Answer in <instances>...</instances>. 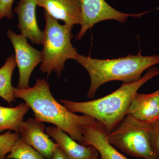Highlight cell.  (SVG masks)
<instances>
[{"label": "cell", "instance_id": "obj_11", "mask_svg": "<svg viewBox=\"0 0 159 159\" xmlns=\"http://www.w3.org/2000/svg\"><path fill=\"white\" fill-rule=\"evenodd\" d=\"M38 6L55 19L73 26L82 21L81 0H36Z\"/></svg>", "mask_w": 159, "mask_h": 159}, {"label": "cell", "instance_id": "obj_6", "mask_svg": "<svg viewBox=\"0 0 159 159\" xmlns=\"http://www.w3.org/2000/svg\"><path fill=\"white\" fill-rule=\"evenodd\" d=\"M15 52L16 65L19 71V80L17 86L20 89L30 87L29 79L32 71L42 60V52L31 47L27 38L17 34L11 29L7 31Z\"/></svg>", "mask_w": 159, "mask_h": 159}, {"label": "cell", "instance_id": "obj_18", "mask_svg": "<svg viewBox=\"0 0 159 159\" xmlns=\"http://www.w3.org/2000/svg\"><path fill=\"white\" fill-rule=\"evenodd\" d=\"M149 139L152 149L159 157V125L155 122L151 124Z\"/></svg>", "mask_w": 159, "mask_h": 159}, {"label": "cell", "instance_id": "obj_12", "mask_svg": "<svg viewBox=\"0 0 159 159\" xmlns=\"http://www.w3.org/2000/svg\"><path fill=\"white\" fill-rule=\"evenodd\" d=\"M46 132L54 139L70 159H99V152L95 147L77 143L57 126H48L46 129Z\"/></svg>", "mask_w": 159, "mask_h": 159}, {"label": "cell", "instance_id": "obj_16", "mask_svg": "<svg viewBox=\"0 0 159 159\" xmlns=\"http://www.w3.org/2000/svg\"><path fill=\"white\" fill-rule=\"evenodd\" d=\"M5 159H46L20 138L11 147Z\"/></svg>", "mask_w": 159, "mask_h": 159}, {"label": "cell", "instance_id": "obj_2", "mask_svg": "<svg viewBox=\"0 0 159 159\" xmlns=\"http://www.w3.org/2000/svg\"><path fill=\"white\" fill-rule=\"evenodd\" d=\"M158 75L159 69L153 67L148 69L139 80L123 83L116 90L102 98L86 102L62 99L59 101L72 112L80 113L93 118L102 124L109 133L127 115L132 100L139 89Z\"/></svg>", "mask_w": 159, "mask_h": 159}, {"label": "cell", "instance_id": "obj_10", "mask_svg": "<svg viewBox=\"0 0 159 159\" xmlns=\"http://www.w3.org/2000/svg\"><path fill=\"white\" fill-rule=\"evenodd\" d=\"M36 0H20L14 11L18 15L17 27L21 34L29 39L31 43L43 44V31L38 25L36 16Z\"/></svg>", "mask_w": 159, "mask_h": 159}, {"label": "cell", "instance_id": "obj_3", "mask_svg": "<svg viewBox=\"0 0 159 159\" xmlns=\"http://www.w3.org/2000/svg\"><path fill=\"white\" fill-rule=\"evenodd\" d=\"M75 60L88 72L91 83L87 97L93 98L99 87L108 81L130 83L139 80L144 71L159 64V54H129L116 59H97L79 54Z\"/></svg>", "mask_w": 159, "mask_h": 159}, {"label": "cell", "instance_id": "obj_1", "mask_svg": "<svg viewBox=\"0 0 159 159\" xmlns=\"http://www.w3.org/2000/svg\"><path fill=\"white\" fill-rule=\"evenodd\" d=\"M13 94L15 99L20 98L28 104L34 112V119L54 124L80 144H82L83 140L84 129L95 120L86 115L79 116L72 112L57 102L44 78H38L32 87H14Z\"/></svg>", "mask_w": 159, "mask_h": 159}, {"label": "cell", "instance_id": "obj_14", "mask_svg": "<svg viewBox=\"0 0 159 159\" xmlns=\"http://www.w3.org/2000/svg\"><path fill=\"white\" fill-rule=\"evenodd\" d=\"M30 108L25 102L20 103L14 107L0 106V133L6 130L18 132L24 117Z\"/></svg>", "mask_w": 159, "mask_h": 159}, {"label": "cell", "instance_id": "obj_21", "mask_svg": "<svg viewBox=\"0 0 159 159\" xmlns=\"http://www.w3.org/2000/svg\"><path fill=\"white\" fill-rule=\"evenodd\" d=\"M155 122L156 123H157V124H158V125H159V117L157 121H156V122Z\"/></svg>", "mask_w": 159, "mask_h": 159}, {"label": "cell", "instance_id": "obj_7", "mask_svg": "<svg viewBox=\"0 0 159 159\" xmlns=\"http://www.w3.org/2000/svg\"><path fill=\"white\" fill-rule=\"evenodd\" d=\"M82 21L81 28L76 39L80 40L97 23L108 20H114L119 22H125L128 17H140L147 12L139 14L123 13L114 9L105 0H81Z\"/></svg>", "mask_w": 159, "mask_h": 159}, {"label": "cell", "instance_id": "obj_20", "mask_svg": "<svg viewBox=\"0 0 159 159\" xmlns=\"http://www.w3.org/2000/svg\"><path fill=\"white\" fill-rule=\"evenodd\" d=\"M52 159H70L67 157L61 148L57 146L53 153Z\"/></svg>", "mask_w": 159, "mask_h": 159}, {"label": "cell", "instance_id": "obj_5", "mask_svg": "<svg viewBox=\"0 0 159 159\" xmlns=\"http://www.w3.org/2000/svg\"><path fill=\"white\" fill-rule=\"evenodd\" d=\"M151 123L127 115L107 134L109 142L130 156L143 159H159L149 139Z\"/></svg>", "mask_w": 159, "mask_h": 159}, {"label": "cell", "instance_id": "obj_4", "mask_svg": "<svg viewBox=\"0 0 159 159\" xmlns=\"http://www.w3.org/2000/svg\"><path fill=\"white\" fill-rule=\"evenodd\" d=\"M46 25L43 31L42 60L40 71L49 76L54 72L60 77L68 59L76 60L78 54L71 43L73 26L60 25L45 11Z\"/></svg>", "mask_w": 159, "mask_h": 159}, {"label": "cell", "instance_id": "obj_9", "mask_svg": "<svg viewBox=\"0 0 159 159\" xmlns=\"http://www.w3.org/2000/svg\"><path fill=\"white\" fill-rule=\"evenodd\" d=\"M108 134L105 127L95 120L84 129L82 145L93 146L101 159H129L109 142Z\"/></svg>", "mask_w": 159, "mask_h": 159}, {"label": "cell", "instance_id": "obj_19", "mask_svg": "<svg viewBox=\"0 0 159 159\" xmlns=\"http://www.w3.org/2000/svg\"><path fill=\"white\" fill-rule=\"evenodd\" d=\"M14 0H0V21L4 17L11 20L14 16L12 4Z\"/></svg>", "mask_w": 159, "mask_h": 159}, {"label": "cell", "instance_id": "obj_13", "mask_svg": "<svg viewBox=\"0 0 159 159\" xmlns=\"http://www.w3.org/2000/svg\"><path fill=\"white\" fill-rule=\"evenodd\" d=\"M127 115L151 124L157 121L159 117V90L149 94L137 93L132 100Z\"/></svg>", "mask_w": 159, "mask_h": 159}, {"label": "cell", "instance_id": "obj_15", "mask_svg": "<svg viewBox=\"0 0 159 159\" xmlns=\"http://www.w3.org/2000/svg\"><path fill=\"white\" fill-rule=\"evenodd\" d=\"M16 66L15 55L12 54L6 59L5 64L0 68V97L10 105L15 102L11 80Z\"/></svg>", "mask_w": 159, "mask_h": 159}, {"label": "cell", "instance_id": "obj_17", "mask_svg": "<svg viewBox=\"0 0 159 159\" xmlns=\"http://www.w3.org/2000/svg\"><path fill=\"white\" fill-rule=\"evenodd\" d=\"M20 138L19 132L12 133L9 130L0 135V159H5L6 155L10 152L12 146Z\"/></svg>", "mask_w": 159, "mask_h": 159}, {"label": "cell", "instance_id": "obj_8", "mask_svg": "<svg viewBox=\"0 0 159 159\" xmlns=\"http://www.w3.org/2000/svg\"><path fill=\"white\" fill-rule=\"evenodd\" d=\"M20 138L38 152L46 159H52L58 145L46 133L43 122L32 118L23 121L18 130Z\"/></svg>", "mask_w": 159, "mask_h": 159}, {"label": "cell", "instance_id": "obj_22", "mask_svg": "<svg viewBox=\"0 0 159 159\" xmlns=\"http://www.w3.org/2000/svg\"><path fill=\"white\" fill-rule=\"evenodd\" d=\"M100 159V158H99V159Z\"/></svg>", "mask_w": 159, "mask_h": 159}]
</instances>
